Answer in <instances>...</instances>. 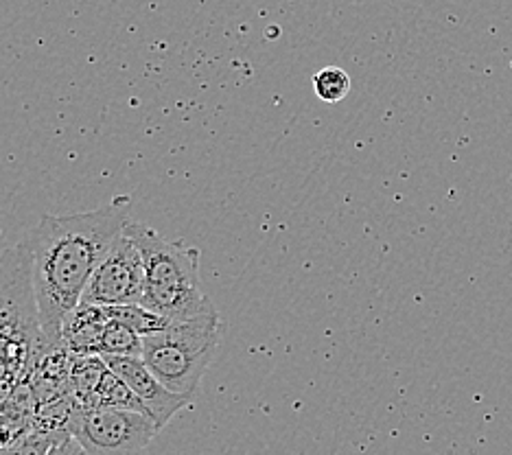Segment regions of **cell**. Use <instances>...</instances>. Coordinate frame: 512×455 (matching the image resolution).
Instances as JSON below:
<instances>
[{
	"label": "cell",
	"mask_w": 512,
	"mask_h": 455,
	"mask_svg": "<svg viewBox=\"0 0 512 455\" xmlns=\"http://www.w3.org/2000/svg\"><path fill=\"white\" fill-rule=\"evenodd\" d=\"M132 221V197L71 215H42L25 241L31 254V283L46 344L62 346L66 315L81 305L92 274Z\"/></svg>",
	"instance_id": "1"
},
{
	"label": "cell",
	"mask_w": 512,
	"mask_h": 455,
	"mask_svg": "<svg viewBox=\"0 0 512 455\" xmlns=\"http://www.w3.org/2000/svg\"><path fill=\"white\" fill-rule=\"evenodd\" d=\"M145 261V296L141 305L165 315L173 324L213 311L200 278V250L182 241H169L141 221L125 228Z\"/></svg>",
	"instance_id": "2"
},
{
	"label": "cell",
	"mask_w": 512,
	"mask_h": 455,
	"mask_svg": "<svg viewBox=\"0 0 512 455\" xmlns=\"http://www.w3.org/2000/svg\"><path fill=\"white\" fill-rule=\"evenodd\" d=\"M46 344L31 283V254L22 241L0 254V381H20L40 357Z\"/></svg>",
	"instance_id": "3"
},
{
	"label": "cell",
	"mask_w": 512,
	"mask_h": 455,
	"mask_svg": "<svg viewBox=\"0 0 512 455\" xmlns=\"http://www.w3.org/2000/svg\"><path fill=\"white\" fill-rule=\"evenodd\" d=\"M224 320L217 309L193 320L176 322L143 337V361L154 375L180 396H195L221 344Z\"/></svg>",
	"instance_id": "4"
},
{
	"label": "cell",
	"mask_w": 512,
	"mask_h": 455,
	"mask_svg": "<svg viewBox=\"0 0 512 455\" xmlns=\"http://www.w3.org/2000/svg\"><path fill=\"white\" fill-rule=\"evenodd\" d=\"M86 455H141L160 434L154 420L134 410H79L66 429Z\"/></svg>",
	"instance_id": "5"
},
{
	"label": "cell",
	"mask_w": 512,
	"mask_h": 455,
	"mask_svg": "<svg viewBox=\"0 0 512 455\" xmlns=\"http://www.w3.org/2000/svg\"><path fill=\"white\" fill-rule=\"evenodd\" d=\"M145 296V261L134 239L123 230L106 259L92 274L81 302L95 307L141 305Z\"/></svg>",
	"instance_id": "6"
},
{
	"label": "cell",
	"mask_w": 512,
	"mask_h": 455,
	"mask_svg": "<svg viewBox=\"0 0 512 455\" xmlns=\"http://www.w3.org/2000/svg\"><path fill=\"white\" fill-rule=\"evenodd\" d=\"M116 377L125 381L127 388L134 392L138 403L143 405L145 414L154 420L158 431L169 425L186 407L193 405L195 396H180L171 392L154 372L147 368L143 357H101Z\"/></svg>",
	"instance_id": "7"
},
{
	"label": "cell",
	"mask_w": 512,
	"mask_h": 455,
	"mask_svg": "<svg viewBox=\"0 0 512 455\" xmlns=\"http://www.w3.org/2000/svg\"><path fill=\"white\" fill-rule=\"evenodd\" d=\"M110 315L103 307L81 305L66 315L62 324L60 344L75 357H99V348L103 340V331Z\"/></svg>",
	"instance_id": "8"
},
{
	"label": "cell",
	"mask_w": 512,
	"mask_h": 455,
	"mask_svg": "<svg viewBox=\"0 0 512 455\" xmlns=\"http://www.w3.org/2000/svg\"><path fill=\"white\" fill-rule=\"evenodd\" d=\"M103 309H106V313L112 320H119L121 324L127 326V329H132L141 337L156 335L160 331L169 329L173 324L171 320L165 318V315L151 311L143 305H123V307H103Z\"/></svg>",
	"instance_id": "9"
},
{
	"label": "cell",
	"mask_w": 512,
	"mask_h": 455,
	"mask_svg": "<svg viewBox=\"0 0 512 455\" xmlns=\"http://www.w3.org/2000/svg\"><path fill=\"white\" fill-rule=\"evenodd\" d=\"M99 357H143V337L110 318L103 331Z\"/></svg>",
	"instance_id": "10"
},
{
	"label": "cell",
	"mask_w": 512,
	"mask_h": 455,
	"mask_svg": "<svg viewBox=\"0 0 512 455\" xmlns=\"http://www.w3.org/2000/svg\"><path fill=\"white\" fill-rule=\"evenodd\" d=\"M313 90L324 103H340L351 92V77L340 66H327L313 77Z\"/></svg>",
	"instance_id": "11"
},
{
	"label": "cell",
	"mask_w": 512,
	"mask_h": 455,
	"mask_svg": "<svg viewBox=\"0 0 512 455\" xmlns=\"http://www.w3.org/2000/svg\"><path fill=\"white\" fill-rule=\"evenodd\" d=\"M53 442V436L42 434V431H31L29 436L18 440L14 447L0 451V455H49Z\"/></svg>",
	"instance_id": "12"
},
{
	"label": "cell",
	"mask_w": 512,
	"mask_h": 455,
	"mask_svg": "<svg viewBox=\"0 0 512 455\" xmlns=\"http://www.w3.org/2000/svg\"><path fill=\"white\" fill-rule=\"evenodd\" d=\"M49 455H86V451L79 447V442L73 436H60L49 451Z\"/></svg>",
	"instance_id": "13"
}]
</instances>
